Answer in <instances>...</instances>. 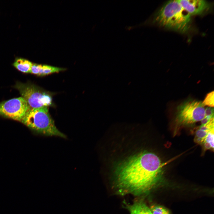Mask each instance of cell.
<instances>
[{"instance_id":"9","label":"cell","mask_w":214,"mask_h":214,"mask_svg":"<svg viewBox=\"0 0 214 214\" xmlns=\"http://www.w3.org/2000/svg\"><path fill=\"white\" fill-rule=\"evenodd\" d=\"M127 207L130 214H152L150 208L142 201L136 202Z\"/></svg>"},{"instance_id":"10","label":"cell","mask_w":214,"mask_h":214,"mask_svg":"<svg viewBox=\"0 0 214 214\" xmlns=\"http://www.w3.org/2000/svg\"><path fill=\"white\" fill-rule=\"evenodd\" d=\"M32 63L26 59H17L13 64V65L18 70L25 73H31Z\"/></svg>"},{"instance_id":"2","label":"cell","mask_w":214,"mask_h":214,"mask_svg":"<svg viewBox=\"0 0 214 214\" xmlns=\"http://www.w3.org/2000/svg\"><path fill=\"white\" fill-rule=\"evenodd\" d=\"M154 21L163 28L181 33L190 29L191 15L177 0L168 1L156 14Z\"/></svg>"},{"instance_id":"1","label":"cell","mask_w":214,"mask_h":214,"mask_svg":"<svg viewBox=\"0 0 214 214\" xmlns=\"http://www.w3.org/2000/svg\"><path fill=\"white\" fill-rule=\"evenodd\" d=\"M163 164L155 154L148 152L132 157L116 171L115 185L120 194L147 193L161 182Z\"/></svg>"},{"instance_id":"13","label":"cell","mask_w":214,"mask_h":214,"mask_svg":"<svg viewBox=\"0 0 214 214\" xmlns=\"http://www.w3.org/2000/svg\"><path fill=\"white\" fill-rule=\"evenodd\" d=\"M150 208L152 214H171L168 209L161 205H153Z\"/></svg>"},{"instance_id":"3","label":"cell","mask_w":214,"mask_h":214,"mask_svg":"<svg viewBox=\"0 0 214 214\" xmlns=\"http://www.w3.org/2000/svg\"><path fill=\"white\" fill-rule=\"evenodd\" d=\"M32 130L42 135L66 138L56 127L49 112L48 107L30 109L21 121Z\"/></svg>"},{"instance_id":"14","label":"cell","mask_w":214,"mask_h":214,"mask_svg":"<svg viewBox=\"0 0 214 214\" xmlns=\"http://www.w3.org/2000/svg\"><path fill=\"white\" fill-rule=\"evenodd\" d=\"M205 105L210 107L214 106V92L213 91L207 94L204 100L202 102Z\"/></svg>"},{"instance_id":"6","label":"cell","mask_w":214,"mask_h":214,"mask_svg":"<svg viewBox=\"0 0 214 214\" xmlns=\"http://www.w3.org/2000/svg\"><path fill=\"white\" fill-rule=\"evenodd\" d=\"M30 109L22 97L14 98L0 103V115L21 121Z\"/></svg>"},{"instance_id":"7","label":"cell","mask_w":214,"mask_h":214,"mask_svg":"<svg viewBox=\"0 0 214 214\" xmlns=\"http://www.w3.org/2000/svg\"><path fill=\"white\" fill-rule=\"evenodd\" d=\"M181 5L191 16L201 15L209 10V3L203 0H178Z\"/></svg>"},{"instance_id":"5","label":"cell","mask_w":214,"mask_h":214,"mask_svg":"<svg viewBox=\"0 0 214 214\" xmlns=\"http://www.w3.org/2000/svg\"><path fill=\"white\" fill-rule=\"evenodd\" d=\"M204 105L196 100H188L178 106L176 119L179 124L187 125L201 121L205 116Z\"/></svg>"},{"instance_id":"12","label":"cell","mask_w":214,"mask_h":214,"mask_svg":"<svg viewBox=\"0 0 214 214\" xmlns=\"http://www.w3.org/2000/svg\"><path fill=\"white\" fill-rule=\"evenodd\" d=\"M214 128L211 130L205 138L202 143L205 150H213L214 149Z\"/></svg>"},{"instance_id":"4","label":"cell","mask_w":214,"mask_h":214,"mask_svg":"<svg viewBox=\"0 0 214 214\" xmlns=\"http://www.w3.org/2000/svg\"><path fill=\"white\" fill-rule=\"evenodd\" d=\"M27 103L30 109L52 105V98L50 93L30 84L17 83L15 86Z\"/></svg>"},{"instance_id":"8","label":"cell","mask_w":214,"mask_h":214,"mask_svg":"<svg viewBox=\"0 0 214 214\" xmlns=\"http://www.w3.org/2000/svg\"><path fill=\"white\" fill-rule=\"evenodd\" d=\"M214 128V118L206 123L202 124L196 130L194 140L196 142L202 144L208 132Z\"/></svg>"},{"instance_id":"11","label":"cell","mask_w":214,"mask_h":214,"mask_svg":"<svg viewBox=\"0 0 214 214\" xmlns=\"http://www.w3.org/2000/svg\"><path fill=\"white\" fill-rule=\"evenodd\" d=\"M65 69L47 65H40L38 76H43L64 71Z\"/></svg>"}]
</instances>
